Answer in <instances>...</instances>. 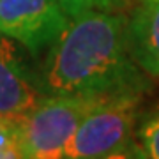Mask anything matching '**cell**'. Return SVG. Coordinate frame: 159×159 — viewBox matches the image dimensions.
<instances>
[{"label":"cell","mask_w":159,"mask_h":159,"mask_svg":"<svg viewBox=\"0 0 159 159\" xmlns=\"http://www.w3.org/2000/svg\"><path fill=\"white\" fill-rule=\"evenodd\" d=\"M39 81L46 96L69 97L143 94L150 85L131 53L127 18L115 11L73 18L48 48Z\"/></svg>","instance_id":"obj_1"},{"label":"cell","mask_w":159,"mask_h":159,"mask_svg":"<svg viewBox=\"0 0 159 159\" xmlns=\"http://www.w3.org/2000/svg\"><path fill=\"white\" fill-rule=\"evenodd\" d=\"M104 99L108 97L46 96L21 120L20 145L23 152L29 159H64L66 147L81 120Z\"/></svg>","instance_id":"obj_2"},{"label":"cell","mask_w":159,"mask_h":159,"mask_svg":"<svg viewBox=\"0 0 159 159\" xmlns=\"http://www.w3.org/2000/svg\"><path fill=\"white\" fill-rule=\"evenodd\" d=\"M143 94L108 97L78 125L64 159H99L133 140Z\"/></svg>","instance_id":"obj_3"},{"label":"cell","mask_w":159,"mask_h":159,"mask_svg":"<svg viewBox=\"0 0 159 159\" xmlns=\"http://www.w3.org/2000/svg\"><path fill=\"white\" fill-rule=\"evenodd\" d=\"M69 16L57 0H0V34L37 57L64 34Z\"/></svg>","instance_id":"obj_4"},{"label":"cell","mask_w":159,"mask_h":159,"mask_svg":"<svg viewBox=\"0 0 159 159\" xmlns=\"http://www.w3.org/2000/svg\"><path fill=\"white\" fill-rule=\"evenodd\" d=\"M46 97L11 37L0 34V117L25 119Z\"/></svg>","instance_id":"obj_5"},{"label":"cell","mask_w":159,"mask_h":159,"mask_svg":"<svg viewBox=\"0 0 159 159\" xmlns=\"http://www.w3.org/2000/svg\"><path fill=\"white\" fill-rule=\"evenodd\" d=\"M131 53L143 73L159 78V0H140L127 20Z\"/></svg>","instance_id":"obj_6"},{"label":"cell","mask_w":159,"mask_h":159,"mask_svg":"<svg viewBox=\"0 0 159 159\" xmlns=\"http://www.w3.org/2000/svg\"><path fill=\"white\" fill-rule=\"evenodd\" d=\"M138 142L147 152L148 159H159V104L140 122Z\"/></svg>","instance_id":"obj_7"},{"label":"cell","mask_w":159,"mask_h":159,"mask_svg":"<svg viewBox=\"0 0 159 159\" xmlns=\"http://www.w3.org/2000/svg\"><path fill=\"white\" fill-rule=\"evenodd\" d=\"M69 20L89 11H115L110 0H57Z\"/></svg>","instance_id":"obj_8"},{"label":"cell","mask_w":159,"mask_h":159,"mask_svg":"<svg viewBox=\"0 0 159 159\" xmlns=\"http://www.w3.org/2000/svg\"><path fill=\"white\" fill-rule=\"evenodd\" d=\"M99 159H148V156L140 145V142L129 140L122 147L115 148V150H111L110 154H106V156H102Z\"/></svg>","instance_id":"obj_9"},{"label":"cell","mask_w":159,"mask_h":159,"mask_svg":"<svg viewBox=\"0 0 159 159\" xmlns=\"http://www.w3.org/2000/svg\"><path fill=\"white\" fill-rule=\"evenodd\" d=\"M0 159H29L27 154L23 152L20 142L18 143H12L9 147H6L4 150H0Z\"/></svg>","instance_id":"obj_10"},{"label":"cell","mask_w":159,"mask_h":159,"mask_svg":"<svg viewBox=\"0 0 159 159\" xmlns=\"http://www.w3.org/2000/svg\"><path fill=\"white\" fill-rule=\"evenodd\" d=\"M110 2L113 4V9H115V11H119V9H122V7H124L125 4L129 2V0H110Z\"/></svg>","instance_id":"obj_11"}]
</instances>
